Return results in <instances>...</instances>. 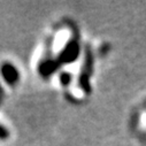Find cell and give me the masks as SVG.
Returning a JSON list of instances; mask_svg holds the SVG:
<instances>
[{"instance_id": "cell-6", "label": "cell", "mask_w": 146, "mask_h": 146, "mask_svg": "<svg viewBox=\"0 0 146 146\" xmlns=\"http://www.w3.org/2000/svg\"><path fill=\"white\" fill-rule=\"evenodd\" d=\"M3 98H4V92H3V89H1V86H0V102H1Z\"/></svg>"}, {"instance_id": "cell-3", "label": "cell", "mask_w": 146, "mask_h": 146, "mask_svg": "<svg viewBox=\"0 0 146 146\" xmlns=\"http://www.w3.org/2000/svg\"><path fill=\"white\" fill-rule=\"evenodd\" d=\"M1 75H3L4 80L7 82V84H9V85L16 84L20 78L17 69L12 63H4L1 66Z\"/></svg>"}, {"instance_id": "cell-4", "label": "cell", "mask_w": 146, "mask_h": 146, "mask_svg": "<svg viewBox=\"0 0 146 146\" xmlns=\"http://www.w3.org/2000/svg\"><path fill=\"white\" fill-rule=\"evenodd\" d=\"M60 81H61L62 85L67 86V85H69V84H70L71 77H70V75L68 74V72H62V74L60 75Z\"/></svg>"}, {"instance_id": "cell-1", "label": "cell", "mask_w": 146, "mask_h": 146, "mask_svg": "<svg viewBox=\"0 0 146 146\" xmlns=\"http://www.w3.org/2000/svg\"><path fill=\"white\" fill-rule=\"evenodd\" d=\"M80 54V43L77 42L76 38H72L71 40H68L66 46L62 48L60 56H59V62L60 63H69L77 59Z\"/></svg>"}, {"instance_id": "cell-2", "label": "cell", "mask_w": 146, "mask_h": 146, "mask_svg": "<svg viewBox=\"0 0 146 146\" xmlns=\"http://www.w3.org/2000/svg\"><path fill=\"white\" fill-rule=\"evenodd\" d=\"M91 71H92V54L90 50H86L85 53V60L83 63V68L81 71V75H80V86L82 88V90L84 91H90V75H91Z\"/></svg>"}, {"instance_id": "cell-5", "label": "cell", "mask_w": 146, "mask_h": 146, "mask_svg": "<svg viewBox=\"0 0 146 146\" xmlns=\"http://www.w3.org/2000/svg\"><path fill=\"white\" fill-rule=\"evenodd\" d=\"M8 135H9V133H8L7 129L4 128L1 124H0V139H7Z\"/></svg>"}]
</instances>
